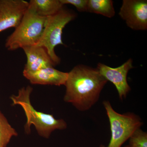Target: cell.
I'll use <instances>...</instances> for the list:
<instances>
[{
  "mask_svg": "<svg viewBox=\"0 0 147 147\" xmlns=\"http://www.w3.org/2000/svg\"><path fill=\"white\" fill-rule=\"evenodd\" d=\"M32 90L30 86L23 87L19 90L17 95H13L10 97L13 105H20L25 112L27 118L25 126L26 132H30L31 126L33 125L40 136L48 138L56 129H65L67 124L63 119H57L53 115L39 112L33 107L30 101Z\"/></svg>",
  "mask_w": 147,
  "mask_h": 147,
  "instance_id": "2",
  "label": "cell"
},
{
  "mask_svg": "<svg viewBox=\"0 0 147 147\" xmlns=\"http://www.w3.org/2000/svg\"><path fill=\"white\" fill-rule=\"evenodd\" d=\"M28 3V10L46 18L56 14L64 7L60 0H31Z\"/></svg>",
  "mask_w": 147,
  "mask_h": 147,
  "instance_id": "11",
  "label": "cell"
},
{
  "mask_svg": "<svg viewBox=\"0 0 147 147\" xmlns=\"http://www.w3.org/2000/svg\"><path fill=\"white\" fill-rule=\"evenodd\" d=\"M129 147H147V133L141 128L136 130L130 137Z\"/></svg>",
  "mask_w": 147,
  "mask_h": 147,
  "instance_id": "14",
  "label": "cell"
},
{
  "mask_svg": "<svg viewBox=\"0 0 147 147\" xmlns=\"http://www.w3.org/2000/svg\"><path fill=\"white\" fill-rule=\"evenodd\" d=\"M18 133L12 127L4 115L0 111V147H6L12 137Z\"/></svg>",
  "mask_w": 147,
  "mask_h": 147,
  "instance_id": "13",
  "label": "cell"
},
{
  "mask_svg": "<svg viewBox=\"0 0 147 147\" xmlns=\"http://www.w3.org/2000/svg\"><path fill=\"white\" fill-rule=\"evenodd\" d=\"M119 14L130 28L135 30H147L146 0H123Z\"/></svg>",
  "mask_w": 147,
  "mask_h": 147,
  "instance_id": "6",
  "label": "cell"
},
{
  "mask_svg": "<svg viewBox=\"0 0 147 147\" xmlns=\"http://www.w3.org/2000/svg\"><path fill=\"white\" fill-rule=\"evenodd\" d=\"M107 82L97 68L76 65L68 73L64 100L79 111H88L99 100Z\"/></svg>",
  "mask_w": 147,
  "mask_h": 147,
  "instance_id": "1",
  "label": "cell"
},
{
  "mask_svg": "<svg viewBox=\"0 0 147 147\" xmlns=\"http://www.w3.org/2000/svg\"><path fill=\"white\" fill-rule=\"evenodd\" d=\"M27 57L24 71L34 72L42 68L56 65L45 48L38 45L23 48Z\"/></svg>",
  "mask_w": 147,
  "mask_h": 147,
  "instance_id": "10",
  "label": "cell"
},
{
  "mask_svg": "<svg viewBox=\"0 0 147 147\" xmlns=\"http://www.w3.org/2000/svg\"><path fill=\"white\" fill-rule=\"evenodd\" d=\"M63 5L67 4L74 6L80 12H87L88 0H60Z\"/></svg>",
  "mask_w": 147,
  "mask_h": 147,
  "instance_id": "15",
  "label": "cell"
},
{
  "mask_svg": "<svg viewBox=\"0 0 147 147\" xmlns=\"http://www.w3.org/2000/svg\"><path fill=\"white\" fill-rule=\"evenodd\" d=\"M23 75L32 84L59 86L65 84L68 73L59 71L54 67H48L34 72L23 71Z\"/></svg>",
  "mask_w": 147,
  "mask_h": 147,
  "instance_id": "9",
  "label": "cell"
},
{
  "mask_svg": "<svg viewBox=\"0 0 147 147\" xmlns=\"http://www.w3.org/2000/svg\"><path fill=\"white\" fill-rule=\"evenodd\" d=\"M28 5L24 0H0V33L18 26Z\"/></svg>",
  "mask_w": 147,
  "mask_h": 147,
  "instance_id": "8",
  "label": "cell"
},
{
  "mask_svg": "<svg viewBox=\"0 0 147 147\" xmlns=\"http://www.w3.org/2000/svg\"><path fill=\"white\" fill-rule=\"evenodd\" d=\"M87 12L112 18L115 15L113 2L111 0H88Z\"/></svg>",
  "mask_w": 147,
  "mask_h": 147,
  "instance_id": "12",
  "label": "cell"
},
{
  "mask_svg": "<svg viewBox=\"0 0 147 147\" xmlns=\"http://www.w3.org/2000/svg\"><path fill=\"white\" fill-rule=\"evenodd\" d=\"M102 104L110 123L111 139L107 147H121L134 131L141 128L142 119L134 113H117L108 100H104Z\"/></svg>",
  "mask_w": 147,
  "mask_h": 147,
  "instance_id": "4",
  "label": "cell"
},
{
  "mask_svg": "<svg viewBox=\"0 0 147 147\" xmlns=\"http://www.w3.org/2000/svg\"><path fill=\"white\" fill-rule=\"evenodd\" d=\"M124 147H129V145H127V146H125Z\"/></svg>",
  "mask_w": 147,
  "mask_h": 147,
  "instance_id": "16",
  "label": "cell"
},
{
  "mask_svg": "<svg viewBox=\"0 0 147 147\" xmlns=\"http://www.w3.org/2000/svg\"><path fill=\"white\" fill-rule=\"evenodd\" d=\"M76 17L73 11L63 7L53 16L47 17L42 36L36 45L45 48L56 65L60 59L55 52L58 45H63L62 39L63 31L65 26Z\"/></svg>",
  "mask_w": 147,
  "mask_h": 147,
  "instance_id": "5",
  "label": "cell"
},
{
  "mask_svg": "<svg viewBox=\"0 0 147 147\" xmlns=\"http://www.w3.org/2000/svg\"><path fill=\"white\" fill-rule=\"evenodd\" d=\"M133 61L130 59L118 67H111L100 63L97 65V69L107 81H110L115 86L119 98L121 100L126 98L131 90L127 82V75L130 69L133 68Z\"/></svg>",
  "mask_w": 147,
  "mask_h": 147,
  "instance_id": "7",
  "label": "cell"
},
{
  "mask_svg": "<svg viewBox=\"0 0 147 147\" xmlns=\"http://www.w3.org/2000/svg\"><path fill=\"white\" fill-rule=\"evenodd\" d=\"M46 18L28 9L18 26L7 38L6 48L9 51H14L36 45L42 36Z\"/></svg>",
  "mask_w": 147,
  "mask_h": 147,
  "instance_id": "3",
  "label": "cell"
}]
</instances>
